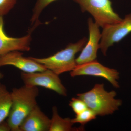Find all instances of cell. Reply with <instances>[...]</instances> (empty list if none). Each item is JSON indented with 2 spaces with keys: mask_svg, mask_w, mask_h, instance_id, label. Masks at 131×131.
<instances>
[{
  "mask_svg": "<svg viewBox=\"0 0 131 131\" xmlns=\"http://www.w3.org/2000/svg\"><path fill=\"white\" fill-rule=\"evenodd\" d=\"M38 87L24 85L14 88L11 93L12 105L7 122L11 131H19V126L24 119L37 105Z\"/></svg>",
  "mask_w": 131,
  "mask_h": 131,
  "instance_id": "cell-1",
  "label": "cell"
},
{
  "mask_svg": "<svg viewBox=\"0 0 131 131\" xmlns=\"http://www.w3.org/2000/svg\"><path fill=\"white\" fill-rule=\"evenodd\" d=\"M117 95L114 90H106L103 83H97L89 91L77 94V96L97 116H104L113 114L122 106V101L115 98Z\"/></svg>",
  "mask_w": 131,
  "mask_h": 131,
  "instance_id": "cell-2",
  "label": "cell"
},
{
  "mask_svg": "<svg viewBox=\"0 0 131 131\" xmlns=\"http://www.w3.org/2000/svg\"><path fill=\"white\" fill-rule=\"evenodd\" d=\"M87 41L86 38H83L76 43L69 44L64 49L47 57H30L57 74L59 75L66 72H71L77 66L76 55L81 51Z\"/></svg>",
  "mask_w": 131,
  "mask_h": 131,
  "instance_id": "cell-3",
  "label": "cell"
},
{
  "mask_svg": "<svg viewBox=\"0 0 131 131\" xmlns=\"http://www.w3.org/2000/svg\"><path fill=\"white\" fill-rule=\"evenodd\" d=\"M80 5L82 12H88L95 22L102 28L119 23L122 19L115 12L110 0H74Z\"/></svg>",
  "mask_w": 131,
  "mask_h": 131,
  "instance_id": "cell-4",
  "label": "cell"
},
{
  "mask_svg": "<svg viewBox=\"0 0 131 131\" xmlns=\"http://www.w3.org/2000/svg\"><path fill=\"white\" fill-rule=\"evenodd\" d=\"M59 75L46 69L39 72H21V78L25 85L43 87L63 96L67 95V90L59 78Z\"/></svg>",
  "mask_w": 131,
  "mask_h": 131,
  "instance_id": "cell-5",
  "label": "cell"
},
{
  "mask_svg": "<svg viewBox=\"0 0 131 131\" xmlns=\"http://www.w3.org/2000/svg\"><path fill=\"white\" fill-rule=\"evenodd\" d=\"M131 33V13L126 15L119 23L109 25L103 28L100 49L104 56L109 47L120 42Z\"/></svg>",
  "mask_w": 131,
  "mask_h": 131,
  "instance_id": "cell-6",
  "label": "cell"
},
{
  "mask_svg": "<svg viewBox=\"0 0 131 131\" xmlns=\"http://www.w3.org/2000/svg\"><path fill=\"white\" fill-rule=\"evenodd\" d=\"M71 77L87 75L98 77L106 79L116 88H119L118 80L120 73L116 70L106 67L98 62L97 60L81 65H77L70 72Z\"/></svg>",
  "mask_w": 131,
  "mask_h": 131,
  "instance_id": "cell-7",
  "label": "cell"
},
{
  "mask_svg": "<svg viewBox=\"0 0 131 131\" xmlns=\"http://www.w3.org/2000/svg\"><path fill=\"white\" fill-rule=\"evenodd\" d=\"M88 24L89 37L80 55L76 58L77 65L96 61L97 51L100 49V43L101 38L100 27L93 21L91 18L88 19Z\"/></svg>",
  "mask_w": 131,
  "mask_h": 131,
  "instance_id": "cell-8",
  "label": "cell"
},
{
  "mask_svg": "<svg viewBox=\"0 0 131 131\" xmlns=\"http://www.w3.org/2000/svg\"><path fill=\"white\" fill-rule=\"evenodd\" d=\"M32 31L30 29L26 35L21 37H9L4 29L3 17L0 16V55L15 51H29L31 49V34Z\"/></svg>",
  "mask_w": 131,
  "mask_h": 131,
  "instance_id": "cell-9",
  "label": "cell"
},
{
  "mask_svg": "<svg viewBox=\"0 0 131 131\" xmlns=\"http://www.w3.org/2000/svg\"><path fill=\"white\" fill-rule=\"evenodd\" d=\"M5 66H14L22 72L27 73L39 72L46 69L43 66L38 63L30 57L23 56V53L18 51L0 55V67Z\"/></svg>",
  "mask_w": 131,
  "mask_h": 131,
  "instance_id": "cell-10",
  "label": "cell"
},
{
  "mask_svg": "<svg viewBox=\"0 0 131 131\" xmlns=\"http://www.w3.org/2000/svg\"><path fill=\"white\" fill-rule=\"evenodd\" d=\"M51 119L38 105L25 117L19 126V131H49Z\"/></svg>",
  "mask_w": 131,
  "mask_h": 131,
  "instance_id": "cell-11",
  "label": "cell"
},
{
  "mask_svg": "<svg viewBox=\"0 0 131 131\" xmlns=\"http://www.w3.org/2000/svg\"><path fill=\"white\" fill-rule=\"evenodd\" d=\"M74 124L70 118H63L59 114L56 107L52 108V117L49 131H71L84 130V126L78 128L73 126Z\"/></svg>",
  "mask_w": 131,
  "mask_h": 131,
  "instance_id": "cell-12",
  "label": "cell"
},
{
  "mask_svg": "<svg viewBox=\"0 0 131 131\" xmlns=\"http://www.w3.org/2000/svg\"><path fill=\"white\" fill-rule=\"evenodd\" d=\"M12 105L11 93L6 86L0 84V124L8 117Z\"/></svg>",
  "mask_w": 131,
  "mask_h": 131,
  "instance_id": "cell-13",
  "label": "cell"
},
{
  "mask_svg": "<svg viewBox=\"0 0 131 131\" xmlns=\"http://www.w3.org/2000/svg\"><path fill=\"white\" fill-rule=\"evenodd\" d=\"M57 0H37L33 9L31 22L32 28L35 29L40 24L39 18L42 11L51 3Z\"/></svg>",
  "mask_w": 131,
  "mask_h": 131,
  "instance_id": "cell-14",
  "label": "cell"
},
{
  "mask_svg": "<svg viewBox=\"0 0 131 131\" xmlns=\"http://www.w3.org/2000/svg\"><path fill=\"white\" fill-rule=\"evenodd\" d=\"M96 116L94 111L88 108L83 112L76 115L75 117L72 119V120L74 124L79 123L81 126H84L88 122L95 119Z\"/></svg>",
  "mask_w": 131,
  "mask_h": 131,
  "instance_id": "cell-15",
  "label": "cell"
},
{
  "mask_svg": "<svg viewBox=\"0 0 131 131\" xmlns=\"http://www.w3.org/2000/svg\"><path fill=\"white\" fill-rule=\"evenodd\" d=\"M69 105L76 115L81 113L88 108L84 101L78 97L72 98L70 101Z\"/></svg>",
  "mask_w": 131,
  "mask_h": 131,
  "instance_id": "cell-16",
  "label": "cell"
},
{
  "mask_svg": "<svg viewBox=\"0 0 131 131\" xmlns=\"http://www.w3.org/2000/svg\"><path fill=\"white\" fill-rule=\"evenodd\" d=\"M17 0H0V16L6 15L16 5Z\"/></svg>",
  "mask_w": 131,
  "mask_h": 131,
  "instance_id": "cell-17",
  "label": "cell"
},
{
  "mask_svg": "<svg viewBox=\"0 0 131 131\" xmlns=\"http://www.w3.org/2000/svg\"><path fill=\"white\" fill-rule=\"evenodd\" d=\"M11 131V128L7 122L3 121L0 124V131Z\"/></svg>",
  "mask_w": 131,
  "mask_h": 131,
  "instance_id": "cell-18",
  "label": "cell"
},
{
  "mask_svg": "<svg viewBox=\"0 0 131 131\" xmlns=\"http://www.w3.org/2000/svg\"><path fill=\"white\" fill-rule=\"evenodd\" d=\"M3 74H2V73H1L0 72V80L2 79L3 78Z\"/></svg>",
  "mask_w": 131,
  "mask_h": 131,
  "instance_id": "cell-19",
  "label": "cell"
}]
</instances>
